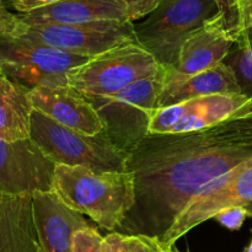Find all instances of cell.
<instances>
[{"instance_id": "cell-10", "label": "cell", "mask_w": 252, "mask_h": 252, "mask_svg": "<svg viewBox=\"0 0 252 252\" xmlns=\"http://www.w3.org/2000/svg\"><path fill=\"white\" fill-rule=\"evenodd\" d=\"M250 100L244 94L201 96L176 105L157 108L149 125L150 134L189 133L213 127L238 116H249Z\"/></svg>"}, {"instance_id": "cell-15", "label": "cell", "mask_w": 252, "mask_h": 252, "mask_svg": "<svg viewBox=\"0 0 252 252\" xmlns=\"http://www.w3.org/2000/svg\"><path fill=\"white\" fill-rule=\"evenodd\" d=\"M19 16L29 24H88L105 20L127 19L121 0H59L42 9Z\"/></svg>"}, {"instance_id": "cell-28", "label": "cell", "mask_w": 252, "mask_h": 252, "mask_svg": "<svg viewBox=\"0 0 252 252\" xmlns=\"http://www.w3.org/2000/svg\"><path fill=\"white\" fill-rule=\"evenodd\" d=\"M174 252H180V251H175V250H174Z\"/></svg>"}, {"instance_id": "cell-2", "label": "cell", "mask_w": 252, "mask_h": 252, "mask_svg": "<svg viewBox=\"0 0 252 252\" xmlns=\"http://www.w3.org/2000/svg\"><path fill=\"white\" fill-rule=\"evenodd\" d=\"M52 191L66 206L110 231L117 230L134 204V179L128 171H95L59 164Z\"/></svg>"}, {"instance_id": "cell-1", "label": "cell", "mask_w": 252, "mask_h": 252, "mask_svg": "<svg viewBox=\"0 0 252 252\" xmlns=\"http://www.w3.org/2000/svg\"><path fill=\"white\" fill-rule=\"evenodd\" d=\"M252 158V115L189 133H148L128 152L134 204L116 231L160 239L214 180Z\"/></svg>"}, {"instance_id": "cell-25", "label": "cell", "mask_w": 252, "mask_h": 252, "mask_svg": "<svg viewBox=\"0 0 252 252\" xmlns=\"http://www.w3.org/2000/svg\"><path fill=\"white\" fill-rule=\"evenodd\" d=\"M10 1H11V6L19 14H26V12H31L33 10L54 4L59 0H10Z\"/></svg>"}, {"instance_id": "cell-17", "label": "cell", "mask_w": 252, "mask_h": 252, "mask_svg": "<svg viewBox=\"0 0 252 252\" xmlns=\"http://www.w3.org/2000/svg\"><path fill=\"white\" fill-rule=\"evenodd\" d=\"M30 90L0 70V138L2 139L12 142L30 138L33 111Z\"/></svg>"}, {"instance_id": "cell-24", "label": "cell", "mask_w": 252, "mask_h": 252, "mask_svg": "<svg viewBox=\"0 0 252 252\" xmlns=\"http://www.w3.org/2000/svg\"><path fill=\"white\" fill-rule=\"evenodd\" d=\"M223 14L225 24L228 29L233 32V34L236 38V27H238V12H236L235 4L234 0H216Z\"/></svg>"}, {"instance_id": "cell-22", "label": "cell", "mask_w": 252, "mask_h": 252, "mask_svg": "<svg viewBox=\"0 0 252 252\" xmlns=\"http://www.w3.org/2000/svg\"><path fill=\"white\" fill-rule=\"evenodd\" d=\"M121 1L126 9L127 19L133 22L152 14L161 4L162 0H121Z\"/></svg>"}, {"instance_id": "cell-19", "label": "cell", "mask_w": 252, "mask_h": 252, "mask_svg": "<svg viewBox=\"0 0 252 252\" xmlns=\"http://www.w3.org/2000/svg\"><path fill=\"white\" fill-rule=\"evenodd\" d=\"M103 252H174L158 238L111 231L103 236Z\"/></svg>"}, {"instance_id": "cell-7", "label": "cell", "mask_w": 252, "mask_h": 252, "mask_svg": "<svg viewBox=\"0 0 252 252\" xmlns=\"http://www.w3.org/2000/svg\"><path fill=\"white\" fill-rule=\"evenodd\" d=\"M160 65L137 42L121 44L94 56L68 73V86L85 97L108 95L139 79L157 74Z\"/></svg>"}, {"instance_id": "cell-6", "label": "cell", "mask_w": 252, "mask_h": 252, "mask_svg": "<svg viewBox=\"0 0 252 252\" xmlns=\"http://www.w3.org/2000/svg\"><path fill=\"white\" fill-rule=\"evenodd\" d=\"M165 68L108 95L88 98L105 122V130L121 149L129 152L149 133V125L164 89Z\"/></svg>"}, {"instance_id": "cell-14", "label": "cell", "mask_w": 252, "mask_h": 252, "mask_svg": "<svg viewBox=\"0 0 252 252\" xmlns=\"http://www.w3.org/2000/svg\"><path fill=\"white\" fill-rule=\"evenodd\" d=\"M34 220L43 252H73V236L91 226L84 214L66 206L54 191L36 192Z\"/></svg>"}, {"instance_id": "cell-8", "label": "cell", "mask_w": 252, "mask_h": 252, "mask_svg": "<svg viewBox=\"0 0 252 252\" xmlns=\"http://www.w3.org/2000/svg\"><path fill=\"white\" fill-rule=\"evenodd\" d=\"M91 57L0 36V70L29 89L66 86L68 73Z\"/></svg>"}, {"instance_id": "cell-9", "label": "cell", "mask_w": 252, "mask_h": 252, "mask_svg": "<svg viewBox=\"0 0 252 252\" xmlns=\"http://www.w3.org/2000/svg\"><path fill=\"white\" fill-rule=\"evenodd\" d=\"M252 203V158L214 180L199 196L182 211L171 228L160 239L172 249L189 231L214 218L219 212Z\"/></svg>"}, {"instance_id": "cell-21", "label": "cell", "mask_w": 252, "mask_h": 252, "mask_svg": "<svg viewBox=\"0 0 252 252\" xmlns=\"http://www.w3.org/2000/svg\"><path fill=\"white\" fill-rule=\"evenodd\" d=\"M249 216H251V212L249 211L246 207L236 206L219 212V213L214 217V219H216L218 223H220L223 226L228 228L229 230L235 231L239 230V229L243 226L244 221H245V219L248 218Z\"/></svg>"}, {"instance_id": "cell-18", "label": "cell", "mask_w": 252, "mask_h": 252, "mask_svg": "<svg viewBox=\"0 0 252 252\" xmlns=\"http://www.w3.org/2000/svg\"><path fill=\"white\" fill-rule=\"evenodd\" d=\"M223 62L233 69L241 93L250 100L249 115H252V27L239 34Z\"/></svg>"}, {"instance_id": "cell-16", "label": "cell", "mask_w": 252, "mask_h": 252, "mask_svg": "<svg viewBox=\"0 0 252 252\" xmlns=\"http://www.w3.org/2000/svg\"><path fill=\"white\" fill-rule=\"evenodd\" d=\"M216 94H243L233 69L224 62L179 83L164 85L158 108Z\"/></svg>"}, {"instance_id": "cell-5", "label": "cell", "mask_w": 252, "mask_h": 252, "mask_svg": "<svg viewBox=\"0 0 252 252\" xmlns=\"http://www.w3.org/2000/svg\"><path fill=\"white\" fill-rule=\"evenodd\" d=\"M219 12L216 0H162L144 21L134 25L137 42L170 69L184 42Z\"/></svg>"}, {"instance_id": "cell-26", "label": "cell", "mask_w": 252, "mask_h": 252, "mask_svg": "<svg viewBox=\"0 0 252 252\" xmlns=\"http://www.w3.org/2000/svg\"><path fill=\"white\" fill-rule=\"evenodd\" d=\"M244 252H252V241L250 244H249L248 246L245 248V250H244Z\"/></svg>"}, {"instance_id": "cell-20", "label": "cell", "mask_w": 252, "mask_h": 252, "mask_svg": "<svg viewBox=\"0 0 252 252\" xmlns=\"http://www.w3.org/2000/svg\"><path fill=\"white\" fill-rule=\"evenodd\" d=\"M73 252H103V236L94 226L79 229L73 236Z\"/></svg>"}, {"instance_id": "cell-13", "label": "cell", "mask_w": 252, "mask_h": 252, "mask_svg": "<svg viewBox=\"0 0 252 252\" xmlns=\"http://www.w3.org/2000/svg\"><path fill=\"white\" fill-rule=\"evenodd\" d=\"M34 110L56 122L88 135L105 130V122L93 103L70 86H37L30 90Z\"/></svg>"}, {"instance_id": "cell-23", "label": "cell", "mask_w": 252, "mask_h": 252, "mask_svg": "<svg viewBox=\"0 0 252 252\" xmlns=\"http://www.w3.org/2000/svg\"><path fill=\"white\" fill-rule=\"evenodd\" d=\"M238 12L236 38L240 33L252 27V0H234Z\"/></svg>"}, {"instance_id": "cell-27", "label": "cell", "mask_w": 252, "mask_h": 252, "mask_svg": "<svg viewBox=\"0 0 252 252\" xmlns=\"http://www.w3.org/2000/svg\"><path fill=\"white\" fill-rule=\"evenodd\" d=\"M4 1L5 0H0V4H4Z\"/></svg>"}, {"instance_id": "cell-3", "label": "cell", "mask_w": 252, "mask_h": 252, "mask_svg": "<svg viewBox=\"0 0 252 252\" xmlns=\"http://www.w3.org/2000/svg\"><path fill=\"white\" fill-rule=\"evenodd\" d=\"M0 36L88 57L97 56L121 44L137 42L132 21L29 24L19 14L9 11L4 4H0Z\"/></svg>"}, {"instance_id": "cell-12", "label": "cell", "mask_w": 252, "mask_h": 252, "mask_svg": "<svg viewBox=\"0 0 252 252\" xmlns=\"http://www.w3.org/2000/svg\"><path fill=\"white\" fill-rule=\"evenodd\" d=\"M235 41L223 14L219 12L184 42L176 64L165 69L164 85L179 83L217 66L225 59Z\"/></svg>"}, {"instance_id": "cell-4", "label": "cell", "mask_w": 252, "mask_h": 252, "mask_svg": "<svg viewBox=\"0 0 252 252\" xmlns=\"http://www.w3.org/2000/svg\"><path fill=\"white\" fill-rule=\"evenodd\" d=\"M30 138L56 165L85 166L95 171H127L128 152L117 147L106 130L95 135L84 134L33 108Z\"/></svg>"}, {"instance_id": "cell-11", "label": "cell", "mask_w": 252, "mask_h": 252, "mask_svg": "<svg viewBox=\"0 0 252 252\" xmlns=\"http://www.w3.org/2000/svg\"><path fill=\"white\" fill-rule=\"evenodd\" d=\"M56 164L31 139L0 138V192L33 194L52 191Z\"/></svg>"}]
</instances>
